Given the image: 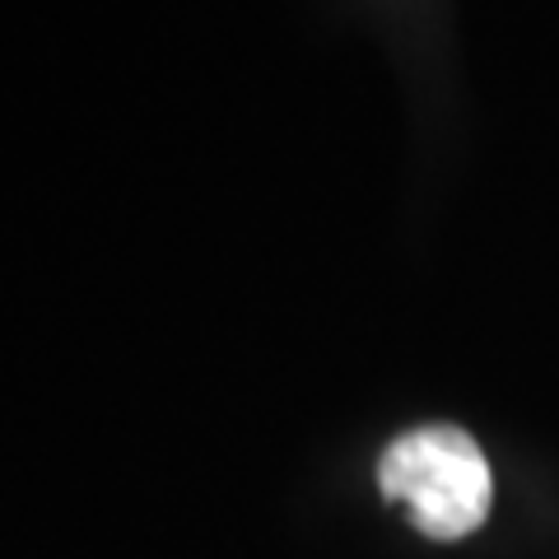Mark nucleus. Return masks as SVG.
<instances>
[{
	"label": "nucleus",
	"instance_id": "nucleus-1",
	"mask_svg": "<svg viewBox=\"0 0 559 559\" xmlns=\"http://www.w3.org/2000/svg\"><path fill=\"white\" fill-rule=\"evenodd\" d=\"M378 485L433 540H462L489 518L495 476L480 443L452 425L411 429L382 452Z\"/></svg>",
	"mask_w": 559,
	"mask_h": 559
}]
</instances>
